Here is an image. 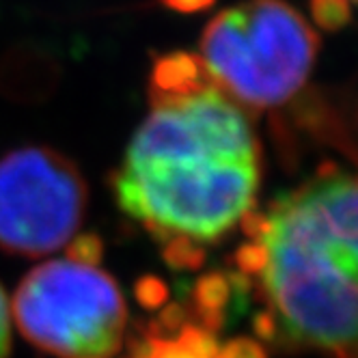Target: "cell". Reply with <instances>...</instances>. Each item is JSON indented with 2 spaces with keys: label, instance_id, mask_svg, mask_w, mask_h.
Segmentation results:
<instances>
[{
  "label": "cell",
  "instance_id": "cell-1",
  "mask_svg": "<svg viewBox=\"0 0 358 358\" xmlns=\"http://www.w3.org/2000/svg\"><path fill=\"white\" fill-rule=\"evenodd\" d=\"M236 264L264 300L257 335L324 358H358V169L324 164L244 222Z\"/></svg>",
  "mask_w": 358,
  "mask_h": 358
},
{
  "label": "cell",
  "instance_id": "cell-2",
  "mask_svg": "<svg viewBox=\"0 0 358 358\" xmlns=\"http://www.w3.org/2000/svg\"><path fill=\"white\" fill-rule=\"evenodd\" d=\"M151 104L113 175L119 208L164 244L218 242L255 212L262 182L255 127L214 83Z\"/></svg>",
  "mask_w": 358,
  "mask_h": 358
},
{
  "label": "cell",
  "instance_id": "cell-3",
  "mask_svg": "<svg viewBox=\"0 0 358 358\" xmlns=\"http://www.w3.org/2000/svg\"><path fill=\"white\" fill-rule=\"evenodd\" d=\"M212 83L244 110H270L306 85L320 35L285 0H244L212 17L201 35Z\"/></svg>",
  "mask_w": 358,
  "mask_h": 358
},
{
  "label": "cell",
  "instance_id": "cell-4",
  "mask_svg": "<svg viewBox=\"0 0 358 358\" xmlns=\"http://www.w3.org/2000/svg\"><path fill=\"white\" fill-rule=\"evenodd\" d=\"M13 317L33 345L59 358H110L125 332L115 278L71 259L33 268L13 298Z\"/></svg>",
  "mask_w": 358,
  "mask_h": 358
},
{
  "label": "cell",
  "instance_id": "cell-5",
  "mask_svg": "<svg viewBox=\"0 0 358 358\" xmlns=\"http://www.w3.org/2000/svg\"><path fill=\"white\" fill-rule=\"evenodd\" d=\"M87 184L50 147H22L0 158V248L41 257L65 246L87 212Z\"/></svg>",
  "mask_w": 358,
  "mask_h": 358
},
{
  "label": "cell",
  "instance_id": "cell-6",
  "mask_svg": "<svg viewBox=\"0 0 358 358\" xmlns=\"http://www.w3.org/2000/svg\"><path fill=\"white\" fill-rule=\"evenodd\" d=\"M212 85V78L203 67L201 59L188 52H173L158 57L151 69L149 97L151 101L179 97Z\"/></svg>",
  "mask_w": 358,
  "mask_h": 358
},
{
  "label": "cell",
  "instance_id": "cell-7",
  "mask_svg": "<svg viewBox=\"0 0 358 358\" xmlns=\"http://www.w3.org/2000/svg\"><path fill=\"white\" fill-rule=\"evenodd\" d=\"M173 337L149 335L132 348V358H218V341L212 330L184 322Z\"/></svg>",
  "mask_w": 358,
  "mask_h": 358
},
{
  "label": "cell",
  "instance_id": "cell-8",
  "mask_svg": "<svg viewBox=\"0 0 358 358\" xmlns=\"http://www.w3.org/2000/svg\"><path fill=\"white\" fill-rule=\"evenodd\" d=\"M311 13L320 29L339 31L352 17L348 0H311Z\"/></svg>",
  "mask_w": 358,
  "mask_h": 358
},
{
  "label": "cell",
  "instance_id": "cell-9",
  "mask_svg": "<svg viewBox=\"0 0 358 358\" xmlns=\"http://www.w3.org/2000/svg\"><path fill=\"white\" fill-rule=\"evenodd\" d=\"M164 259L177 270H192L203 262V248L186 240H171L164 244Z\"/></svg>",
  "mask_w": 358,
  "mask_h": 358
},
{
  "label": "cell",
  "instance_id": "cell-10",
  "mask_svg": "<svg viewBox=\"0 0 358 358\" xmlns=\"http://www.w3.org/2000/svg\"><path fill=\"white\" fill-rule=\"evenodd\" d=\"M101 255H104V242L95 234H85V236L73 238L67 246V259L87 264V266H97L101 262Z\"/></svg>",
  "mask_w": 358,
  "mask_h": 358
},
{
  "label": "cell",
  "instance_id": "cell-11",
  "mask_svg": "<svg viewBox=\"0 0 358 358\" xmlns=\"http://www.w3.org/2000/svg\"><path fill=\"white\" fill-rule=\"evenodd\" d=\"M218 358H268V350L250 337H238L218 350Z\"/></svg>",
  "mask_w": 358,
  "mask_h": 358
},
{
  "label": "cell",
  "instance_id": "cell-12",
  "mask_svg": "<svg viewBox=\"0 0 358 358\" xmlns=\"http://www.w3.org/2000/svg\"><path fill=\"white\" fill-rule=\"evenodd\" d=\"M136 298L147 309H160L166 302V287L160 278L145 276L136 283Z\"/></svg>",
  "mask_w": 358,
  "mask_h": 358
},
{
  "label": "cell",
  "instance_id": "cell-13",
  "mask_svg": "<svg viewBox=\"0 0 358 358\" xmlns=\"http://www.w3.org/2000/svg\"><path fill=\"white\" fill-rule=\"evenodd\" d=\"M11 350V317H9V302L0 287V358H7Z\"/></svg>",
  "mask_w": 358,
  "mask_h": 358
},
{
  "label": "cell",
  "instance_id": "cell-14",
  "mask_svg": "<svg viewBox=\"0 0 358 358\" xmlns=\"http://www.w3.org/2000/svg\"><path fill=\"white\" fill-rule=\"evenodd\" d=\"M160 3L169 9L182 11V13H194V11H203L208 9L214 0H160Z\"/></svg>",
  "mask_w": 358,
  "mask_h": 358
},
{
  "label": "cell",
  "instance_id": "cell-15",
  "mask_svg": "<svg viewBox=\"0 0 358 358\" xmlns=\"http://www.w3.org/2000/svg\"><path fill=\"white\" fill-rule=\"evenodd\" d=\"M348 3H358V0H348Z\"/></svg>",
  "mask_w": 358,
  "mask_h": 358
}]
</instances>
